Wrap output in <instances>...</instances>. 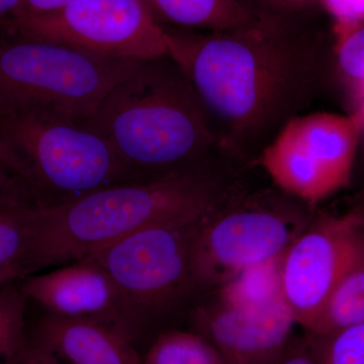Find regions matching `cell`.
<instances>
[{"label": "cell", "instance_id": "obj_1", "mask_svg": "<svg viewBox=\"0 0 364 364\" xmlns=\"http://www.w3.org/2000/svg\"><path fill=\"white\" fill-rule=\"evenodd\" d=\"M167 55L195 88L223 149L250 161L326 80L314 20H257L225 31L163 28Z\"/></svg>", "mask_w": 364, "mask_h": 364}, {"label": "cell", "instance_id": "obj_2", "mask_svg": "<svg viewBox=\"0 0 364 364\" xmlns=\"http://www.w3.org/2000/svg\"><path fill=\"white\" fill-rule=\"evenodd\" d=\"M229 155L35 210L38 272L85 259L141 230L210 214L248 191Z\"/></svg>", "mask_w": 364, "mask_h": 364}, {"label": "cell", "instance_id": "obj_3", "mask_svg": "<svg viewBox=\"0 0 364 364\" xmlns=\"http://www.w3.org/2000/svg\"><path fill=\"white\" fill-rule=\"evenodd\" d=\"M87 121L145 178L229 154L195 88L168 55L139 61Z\"/></svg>", "mask_w": 364, "mask_h": 364}, {"label": "cell", "instance_id": "obj_4", "mask_svg": "<svg viewBox=\"0 0 364 364\" xmlns=\"http://www.w3.org/2000/svg\"><path fill=\"white\" fill-rule=\"evenodd\" d=\"M208 215L141 230L85 258L116 287L132 341L142 354V347L176 329L208 296L195 261L196 237Z\"/></svg>", "mask_w": 364, "mask_h": 364}, {"label": "cell", "instance_id": "obj_5", "mask_svg": "<svg viewBox=\"0 0 364 364\" xmlns=\"http://www.w3.org/2000/svg\"><path fill=\"white\" fill-rule=\"evenodd\" d=\"M0 142L39 207L143 181L87 119L43 107L0 109Z\"/></svg>", "mask_w": 364, "mask_h": 364}, {"label": "cell", "instance_id": "obj_6", "mask_svg": "<svg viewBox=\"0 0 364 364\" xmlns=\"http://www.w3.org/2000/svg\"><path fill=\"white\" fill-rule=\"evenodd\" d=\"M139 61L18 36L0 42V109L43 107L90 119Z\"/></svg>", "mask_w": 364, "mask_h": 364}, {"label": "cell", "instance_id": "obj_7", "mask_svg": "<svg viewBox=\"0 0 364 364\" xmlns=\"http://www.w3.org/2000/svg\"><path fill=\"white\" fill-rule=\"evenodd\" d=\"M312 208L277 188L248 189L208 215L195 247L205 293L245 268L280 257L315 219Z\"/></svg>", "mask_w": 364, "mask_h": 364}, {"label": "cell", "instance_id": "obj_8", "mask_svg": "<svg viewBox=\"0 0 364 364\" xmlns=\"http://www.w3.org/2000/svg\"><path fill=\"white\" fill-rule=\"evenodd\" d=\"M363 128L360 114L291 119L260 154L275 188L311 207L348 184Z\"/></svg>", "mask_w": 364, "mask_h": 364}, {"label": "cell", "instance_id": "obj_9", "mask_svg": "<svg viewBox=\"0 0 364 364\" xmlns=\"http://www.w3.org/2000/svg\"><path fill=\"white\" fill-rule=\"evenodd\" d=\"M11 32L134 61L167 56L164 30L143 0H70L54 13L23 14Z\"/></svg>", "mask_w": 364, "mask_h": 364}, {"label": "cell", "instance_id": "obj_10", "mask_svg": "<svg viewBox=\"0 0 364 364\" xmlns=\"http://www.w3.org/2000/svg\"><path fill=\"white\" fill-rule=\"evenodd\" d=\"M363 260L364 225L352 210L316 217L282 254V301L304 331L345 275Z\"/></svg>", "mask_w": 364, "mask_h": 364}, {"label": "cell", "instance_id": "obj_11", "mask_svg": "<svg viewBox=\"0 0 364 364\" xmlns=\"http://www.w3.org/2000/svg\"><path fill=\"white\" fill-rule=\"evenodd\" d=\"M191 330L214 344L231 364H270L294 338L296 322L284 304L246 311L208 294L188 316Z\"/></svg>", "mask_w": 364, "mask_h": 364}, {"label": "cell", "instance_id": "obj_12", "mask_svg": "<svg viewBox=\"0 0 364 364\" xmlns=\"http://www.w3.org/2000/svg\"><path fill=\"white\" fill-rule=\"evenodd\" d=\"M18 284L28 301L37 304L45 313L109 326L132 341L116 287L92 261L83 259L42 274L36 273Z\"/></svg>", "mask_w": 364, "mask_h": 364}, {"label": "cell", "instance_id": "obj_13", "mask_svg": "<svg viewBox=\"0 0 364 364\" xmlns=\"http://www.w3.org/2000/svg\"><path fill=\"white\" fill-rule=\"evenodd\" d=\"M28 338L57 364H143L142 353L109 326L44 313Z\"/></svg>", "mask_w": 364, "mask_h": 364}, {"label": "cell", "instance_id": "obj_14", "mask_svg": "<svg viewBox=\"0 0 364 364\" xmlns=\"http://www.w3.org/2000/svg\"><path fill=\"white\" fill-rule=\"evenodd\" d=\"M37 207L31 203L0 207V286L38 273Z\"/></svg>", "mask_w": 364, "mask_h": 364}, {"label": "cell", "instance_id": "obj_15", "mask_svg": "<svg viewBox=\"0 0 364 364\" xmlns=\"http://www.w3.org/2000/svg\"><path fill=\"white\" fill-rule=\"evenodd\" d=\"M162 28L225 31L252 23L253 18L236 0H143Z\"/></svg>", "mask_w": 364, "mask_h": 364}, {"label": "cell", "instance_id": "obj_16", "mask_svg": "<svg viewBox=\"0 0 364 364\" xmlns=\"http://www.w3.org/2000/svg\"><path fill=\"white\" fill-rule=\"evenodd\" d=\"M282 256L241 270L210 294L240 310L265 311L282 305Z\"/></svg>", "mask_w": 364, "mask_h": 364}, {"label": "cell", "instance_id": "obj_17", "mask_svg": "<svg viewBox=\"0 0 364 364\" xmlns=\"http://www.w3.org/2000/svg\"><path fill=\"white\" fill-rule=\"evenodd\" d=\"M358 324H364V260L345 275L305 333L323 334Z\"/></svg>", "mask_w": 364, "mask_h": 364}, {"label": "cell", "instance_id": "obj_18", "mask_svg": "<svg viewBox=\"0 0 364 364\" xmlns=\"http://www.w3.org/2000/svg\"><path fill=\"white\" fill-rule=\"evenodd\" d=\"M142 358L143 364H231L202 335L178 328L158 335Z\"/></svg>", "mask_w": 364, "mask_h": 364}, {"label": "cell", "instance_id": "obj_19", "mask_svg": "<svg viewBox=\"0 0 364 364\" xmlns=\"http://www.w3.org/2000/svg\"><path fill=\"white\" fill-rule=\"evenodd\" d=\"M26 303L18 282L0 286V364H13L26 343Z\"/></svg>", "mask_w": 364, "mask_h": 364}, {"label": "cell", "instance_id": "obj_20", "mask_svg": "<svg viewBox=\"0 0 364 364\" xmlns=\"http://www.w3.org/2000/svg\"><path fill=\"white\" fill-rule=\"evenodd\" d=\"M304 337L318 364H364V324Z\"/></svg>", "mask_w": 364, "mask_h": 364}, {"label": "cell", "instance_id": "obj_21", "mask_svg": "<svg viewBox=\"0 0 364 364\" xmlns=\"http://www.w3.org/2000/svg\"><path fill=\"white\" fill-rule=\"evenodd\" d=\"M257 20H314L321 0H236Z\"/></svg>", "mask_w": 364, "mask_h": 364}, {"label": "cell", "instance_id": "obj_22", "mask_svg": "<svg viewBox=\"0 0 364 364\" xmlns=\"http://www.w3.org/2000/svg\"><path fill=\"white\" fill-rule=\"evenodd\" d=\"M336 60L347 78L364 85V21L340 32Z\"/></svg>", "mask_w": 364, "mask_h": 364}, {"label": "cell", "instance_id": "obj_23", "mask_svg": "<svg viewBox=\"0 0 364 364\" xmlns=\"http://www.w3.org/2000/svg\"><path fill=\"white\" fill-rule=\"evenodd\" d=\"M20 203L37 205L26 182L6 163L0 160V207Z\"/></svg>", "mask_w": 364, "mask_h": 364}, {"label": "cell", "instance_id": "obj_24", "mask_svg": "<svg viewBox=\"0 0 364 364\" xmlns=\"http://www.w3.org/2000/svg\"><path fill=\"white\" fill-rule=\"evenodd\" d=\"M321 4L338 21L340 32L364 21V0H321Z\"/></svg>", "mask_w": 364, "mask_h": 364}, {"label": "cell", "instance_id": "obj_25", "mask_svg": "<svg viewBox=\"0 0 364 364\" xmlns=\"http://www.w3.org/2000/svg\"><path fill=\"white\" fill-rule=\"evenodd\" d=\"M270 364H318L305 337L294 336L284 351Z\"/></svg>", "mask_w": 364, "mask_h": 364}, {"label": "cell", "instance_id": "obj_26", "mask_svg": "<svg viewBox=\"0 0 364 364\" xmlns=\"http://www.w3.org/2000/svg\"><path fill=\"white\" fill-rule=\"evenodd\" d=\"M13 364H57L45 350L38 345L33 344L30 340H26L16 360Z\"/></svg>", "mask_w": 364, "mask_h": 364}, {"label": "cell", "instance_id": "obj_27", "mask_svg": "<svg viewBox=\"0 0 364 364\" xmlns=\"http://www.w3.org/2000/svg\"><path fill=\"white\" fill-rule=\"evenodd\" d=\"M23 14L41 16L59 11L69 4L70 0H21Z\"/></svg>", "mask_w": 364, "mask_h": 364}, {"label": "cell", "instance_id": "obj_28", "mask_svg": "<svg viewBox=\"0 0 364 364\" xmlns=\"http://www.w3.org/2000/svg\"><path fill=\"white\" fill-rule=\"evenodd\" d=\"M23 14L21 0H0V26H6L11 31V26Z\"/></svg>", "mask_w": 364, "mask_h": 364}, {"label": "cell", "instance_id": "obj_29", "mask_svg": "<svg viewBox=\"0 0 364 364\" xmlns=\"http://www.w3.org/2000/svg\"><path fill=\"white\" fill-rule=\"evenodd\" d=\"M352 212L358 215L364 225V191L361 193L360 196H359L358 202L356 203L355 208L352 210Z\"/></svg>", "mask_w": 364, "mask_h": 364}, {"label": "cell", "instance_id": "obj_30", "mask_svg": "<svg viewBox=\"0 0 364 364\" xmlns=\"http://www.w3.org/2000/svg\"><path fill=\"white\" fill-rule=\"evenodd\" d=\"M0 160H1V161H4V163H6V164L9 165V166L11 167V168L13 169L14 171L13 162H11V156H9V153H7L6 148H4V146L2 145L1 142H0Z\"/></svg>", "mask_w": 364, "mask_h": 364}]
</instances>
